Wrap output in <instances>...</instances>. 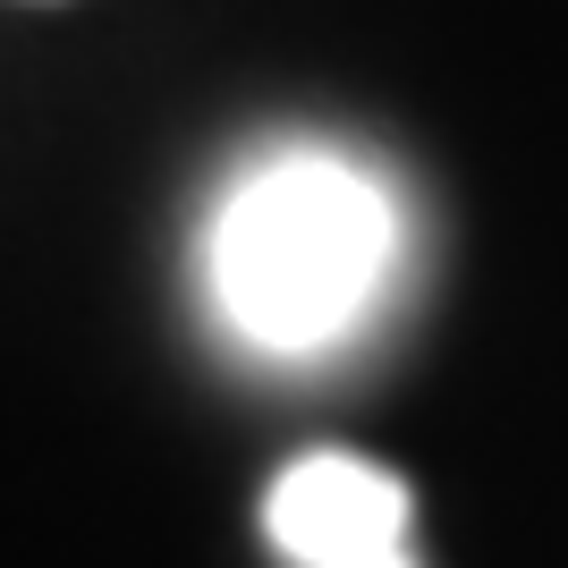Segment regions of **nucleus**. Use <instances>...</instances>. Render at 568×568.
Here are the masks:
<instances>
[{
  "mask_svg": "<svg viewBox=\"0 0 568 568\" xmlns=\"http://www.w3.org/2000/svg\"><path fill=\"white\" fill-rule=\"evenodd\" d=\"M263 535L288 568H416L407 484L356 450L288 458L263 493Z\"/></svg>",
  "mask_w": 568,
  "mask_h": 568,
  "instance_id": "f03ea898",
  "label": "nucleus"
},
{
  "mask_svg": "<svg viewBox=\"0 0 568 568\" xmlns=\"http://www.w3.org/2000/svg\"><path fill=\"white\" fill-rule=\"evenodd\" d=\"M390 272V204L339 153H272L213 221V297L255 348H323Z\"/></svg>",
  "mask_w": 568,
  "mask_h": 568,
  "instance_id": "f257e3e1",
  "label": "nucleus"
}]
</instances>
